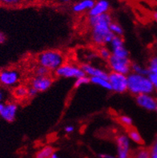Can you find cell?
Listing matches in <instances>:
<instances>
[{"mask_svg":"<svg viewBox=\"0 0 157 158\" xmlns=\"http://www.w3.org/2000/svg\"><path fill=\"white\" fill-rule=\"evenodd\" d=\"M107 64L111 72L126 76L131 73V62L129 58H119L111 55L109 60H107Z\"/></svg>","mask_w":157,"mask_h":158,"instance_id":"8992f818","label":"cell"},{"mask_svg":"<svg viewBox=\"0 0 157 158\" xmlns=\"http://www.w3.org/2000/svg\"><path fill=\"white\" fill-rule=\"evenodd\" d=\"M112 21V17L109 13L88 17V23L92 27V41L95 45L102 47L110 44L114 36L109 29V25Z\"/></svg>","mask_w":157,"mask_h":158,"instance_id":"6da1fadb","label":"cell"},{"mask_svg":"<svg viewBox=\"0 0 157 158\" xmlns=\"http://www.w3.org/2000/svg\"><path fill=\"white\" fill-rule=\"evenodd\" d=\"M149 151L150 157L151 158H157V139L153 142V144H151Z\"/></svg>","mask_w":157,"mask_h":158,"instance_id":"4dcf8cb0","label":"cell"},{"mask_svg":"<svg viewBox=\"0 0 157 158\" xmlns=\"http://www.w3.org/2000/svg\"><path fill=\"white\" fill-rule=\"evenodd\" d=\"M119 1H121V2H127V1H129V0H119Z\"/></svg>","mask_w":157,"mask_h":158,"instance_id":"60d3db41","label":"cell"},{"mask_svg":"<svg viewBox=\"0 0 157 158\" xmlns=\"http://www.w3.org/2000/svg\"><path fill=\"white\" fill-rule=\"evenodd\" d=\"M81 68L83 69V71L84 72L85 75L87 76H88L89 78L91 77H103V78H107V73L106 71L103 70L100 68H96V67L93 66L92 64H88V63H85V64H82Z\"/></svg>","mask_w":157,"mask_h":158,"instance_id":"4fadbf2b","label":"cell"},{"mask_svg":"<svg viewBox=\"0 0 157 158\" xmlns=\"http://www.w3.org/2000/svg\"><path fill=\"white\" fill-rule=\"evenodd\" d=\"M127 91L134 95L152 94L155 91L153 84L148 76L131 72L127 75Z\"/></svg>","mask_w":157,"mask_h":158,"instance_id":"7a4b0ae2","label":"cell"},{"mask_svg":"<svg viewBox=\"0 0 157 158\" xmlns=\"http://www.w3.org/2000/svg\"><path fill=\"white\" fill-rule=\"evenodd\" d=\"M109 29L114 35L123 36V28L122 27L121 25L118 23L112 21L109 25Z\"/></svg>","mask_w":157,"mask_h":158,"instance_id":"44dd1931","label":"cell"},{"mask_svg":"<svg viewBox=\"0 0 157 158\" xmlns=\"http://www.w3.org/2000/svg\"><path fill=\"white\" fill-rule=\"evenodd\" d=\"M54 152H55V149L53 147L50 145H46L37 152L35 158H50Z\"/></svg>","mask_w":157,"mask_h":158,"instance_id":"ac0fdd59","label":"cell"},{"mask_svg":"<svg viewBox=\"0 0 157 158\" xmlns=\"http://www.w3.org/2000/svg\"><path fill=\"white\" fill-rule=\"evenodd\" d=\"M116 158H131V140L127 134H119L115 138Z\"/></svg>","mask_w":157,"mask_h":158,"instance_id":"52a82bcc","label":"cell"},{"mask_svg":"<svg viewBox=\"0 0 157 158\" xmlns=\"http://www.w3.org/2000/svg\"><path fill=\"white\" fill-rule=\"evenodd\" d=\"M38 93L39 92H37V91H36L35 88H32V87L28 88L27 97H29V98H34V97H35V96H37V94H38Z\"/></svg>","mask_w":157,"mask_h":158,"instance_id":"1f68e13d","label":"cell"},{"mask_svg":"<svg viewBox=\"0 0 157 158\" xmlns=\"http://www.w3.org/2000/svg\"><path fill=\"white\" fill-rule=\"evenodd\" d=\"M156 102H157V98H156Z\"/></svg>","mask_w":157,"mask_h":158,"instance_id":"7bdbcfd3","label":"cell"},{"mask_svg":"<svg viewBox=\"0 0 157 158\" xmlns=\"http://www.w3.org/2000/svg\"><path fill=\"white\" fill-rule=\"evenodd\" d=\"M110 2L107 0H97L95 2L92 9L88 11L89 16H98L109 13Z\"/></svg>","mask_w":157,"mask_h":158,"instance_id":"7c38bea8","label":"cell"},{"mask_svg":"<svg viewBox=\"0 0 157 158\" xmlns=\"http://www.w3.org/2000/svg\"><path fill=\"white\" fill-rule=\"evenodd\" d=\"M6 41V35L3 32L0 31V44H2Z\"/></svg>","mask_w":157,"mask_h":158,"instance_id":"e575fe53","label":"cell"},{"mask_svg":"<svg viewBox=\"0 0 157 158\" xmlns=\"http://www.w3.org/2000/svg\"><path fill=\"white\" fill-rule=\"evenodd\" d=\"M38 65L46 68L50 72H56L65 63V56L61 51L48 49L40 52L37 56Z\"/></svg>","mask_w":157,"mask_h":158,"instance_id":"3957f363","label":"cell"},{"mask_svg":"<svg viewBox=\"0 0 157 158\" xmlns=\"http://www.w3.org/2000/svg\"><path fill=\"white\" fill-rule=\"evenodd\" d=\"M29 0H0V2L5 6H14L21 5L24 2H27Z\"/></svg>","mask_w":157,"mask_h":158,"instance_id":"484cf974","label":"cell"},{"mask_svg":"<svg viewBox=\"0 0 157 158\" xmlns=\"http://www.w3.org/2000/svg\"><path fill=\"white\" fill-rule=\"evenodd\" d=\"M95 0H78L72 5V11L76 14L88 12L95 3Z\"/></svg>","mask_w":157,"mask_h":158,"instance_id":"5bb4252c","label":"cell"},{"mask_svg":"<svg viewBox=\"0 0 157 158\" xmlns=\"http://www.w3.org/2000/svg\"><path fill=\"white\" fill-rule=\"evenodd\" d=\"M155 112H156V114H157V107H156V108H155Z\"/></svg>","mask_w":157,"mask_h":158,"instance_id":"b9f144b4","label":"cell"},{"mask_svg":"<svg viewBox=\"0 0 157 158\" xmlns=\"http://www.w3.org/2000/svg\"><path fill=\"white\" fill-rule=\"evenodd\" d=\"M99 157L100 158H116L115 156L111 154H108V153H100L99 154Z\"/></svg>","mask_w":157,"mask_h":158,"instance_id":"d590c367","label":"cell"},{"mask_svg":"<svg viewBox=\"0 0 157 158\" xmlns=\"http://www.w3.org/2000/svg\"><path fill=\"white\" fill-rule=\"evenodd\" d=\"M64 131H65L66 133L70 134V133H72V132L75 131V127L73 125H67V126L64 128Z\"/></svg>","mask_w":157,"mask_h":158,"instance_id":"836d02e7","label":"cell"},{"mask_svg":"<svg viewBox=\"0 0 157 158\" xmlns=\"http://www.w3.org/2000/svg\"><path fill=\"white\" fill-rule=\"evenodd\" d=\"M20 72L16 69H4L0 71V84L6 88L15 86L19 82Z\"/></svg>","mask_w":157,"mask_h":158,"instance_id":"ba28073f","label":"cell"},{"mask_svg":"<svg viewBox=\"0 0 157 158\" xmlns=\"http://www.w3.org/2000/svg\"><path fill=\"white\" fill-rule=\"evenodd\" d=\"M50 71L47 69L46 68H44L43 66L38 65V67H36L35 68V76H50Z\"/></svg>","mask_w":157,"mask_h":158,"instance_id":"83f0119b","label":"cell"},{"mask_svg":"<svg viewBox=\"0 0 157 158\" xmlns=\"http://www.w3.org/2000/svg\"><path fill=\"white\" fill-rule=\"evenodd\" d=\"M152 18H153L154 21L157 23V10L153 12V14H152Z\"/></svg>","mask_w":157,"mask_h":158,"instance_id":"74e56055","label":"cell"},{"mask_svg":"<svg viewBox=\"0 0 157 158\" xmlns=\"http://www.w3.org/2000/svg\"><path fill=\"white\" fill-rule=\"evenodd\" d=\"M54 80L51 76H35L31 81V87L35 88L38 92L48 91L53 84Z\"/></svg>","mask_w":157,"mask_h":158,"instance_id":"30bf717a","label":"cell"},{"mask_svg":"<svg viewBox=\"0 0 157 158\" xmlns=\"http://www.w3.org/2000/svg\"><path fill=\"white\" fill-rule=\"evenodd\" d=\"M55 76L60 78L78 79L85 76L81 66L71 63H64L55 72Z\"/></svg>","mask_w":157,"mask_h":158,"instance_id":"277c9868","label":"cell"},{"mask_svg":"<svg viewBox=\"0 0 157 158\" xmlns=\"http://www.w3.org/2000/svg\"><path fill=\"white\" fill-rule=\"evenodd\" d=\"M90 83L95 84L96 86H99L102 88H104L106 90L111 91V86H110L109 81L107 78H103V77H91L90 78Z\"/></svg>","mask_w":157,"mask_h":158,"instance_id":"2e32d148","label":"cell"},{"mask_svg":"<svg viewBox=\"0 0 157 158\" xmlns=\"http://www.w3.org/2000/svg\"><path fill=\"white\" fill-rule=\"evenodd\" d=\"M90 83V78L88 76H81L80 78L76 79L75 80V83H74V87L76 88H80L83 85H85V84H88Z\"/></svg>","mask_w":157,"mask_h":158,"instance_id":"d4e9b609","label":"cell"},{"mask_svg":"<svg viewBox=\"0 0 157 158\" xmlns=\"http://www.w3.org/2000/svg\"><path fill=\"white\" fill-rule=\"evenodd\" d=\"M28 88L25 85H19L13 90V96L18 100H23L27 98Z\"/></svg>","mask_w":157,"mask_h":158,"instance_id":"e0dca14e","label":"cell"},{"mask_svg":"<svg viewBox=\"0 0 157 158\" xmlns=\"http://www.w3.org/2000/svg\"><path fill=\"white\" fill-rule=\"evenodd\" d=\"M147 70L150 74H157V55L151 57L147 64Z\"/></svg>","mask_w":157,"mask_h":158,"instance_id":"7402d4cb","label":"cell"},{"mask_svg":"<svg viewBox=\"0 0 157 158\" xmlns=\"http://www.w3.org/2000/svg\"><path fill=\"white\" fill-rule=\"evenodd\" d=\"M127 136L131 141L134 142L135 144H143V139L141 136L139 131L135 128H127Z\"/></svg>","mask_w":157,"mask_h":158,"instance_id":"9a60e30c","label":"cell"},{"mask_svg":"<svg viewBox=\"0 0 157 158\" xmlns=\"http://www.w3.org/2000/svg\"><path fill=\"white\" fill-rule=\"evenodd\" d=\"M110 44H111V48H117V47L123 46L124 45V41H123V39L122 38V36L114 35Z\"/></svg>","mask_w":157,"mask_h":158,"instance_id":"4316f807","label":"cell"},{"mask_svg":"<svg viewBox=\"0 0 157 158\" xmlns=\"http://www.w3.org/2000/svg\"><path fill=\"white\" fill-rule=\"evenodd\" d=\"M118 120H119V122L120 123L122 126L125 127L127 128H131L132 124H133V120H132V119L129 116H127V115H121V116H119V118H118Z\"/></svg>","mask_w":157,"mask_h":158,"instance_id":"603a6c76","label":"cell"},{"mask_svg":"<svg viewBox=\"0 0 157 158\" xmlns=\"http://www.w3.org/2000/svg\"><path fill=\"white\" fill-rule=\"evenodd\" d=\"M148 77L151 80L152 84H153L155 90L157 91V74H150Z\"/></svg>","mask_w":157,"mask_h":158,"instance_id":"d6a6232c","label":"cell"},{"mask_svg":"<svg viewBox=\"0 0 157 158\" xmlns=\"http://www.w3.org/2000/svg\"><path fill=\"white\" fill-rule=\"evenodd\" d=\"M134 158H151L150 157L149 151L146 148H140L135 152Z\"/></svg>","mask_w":157,"mask_h":158,"instance_id":"f1b7e54d","label":"cell"},{"mask_svg":"<svg viewBox=\"0 0 157 158\" xmlns=\"http://www.w3.org/2000/svg\"><path fill=\"white\" fill-rule=\"evenodd\" d=\"M131 72H133L135 74L143 75V76H149V72L147 70V68H144L138 63H131Z\"/></svg>","mask_w":157,"mask_h":158,"instance_id":"ffe728a7","label":"cell"},{"mask_svg":"<svg viewBox=\"0 0 157 158\" xmlns=\"http://www.w3.org/2000/svg\"><path fill=\"white\" fill-rule=\"evenodd\" d=\"M9 97V92L3 88H0V104H4V102Z\"/></svg>","mask_w":157,"mask_h":158,"instance_id":"f546056e","label":"cell"},{"mask_svg":"<svg viewBox=\"0 0 157 158\" xmlns=\"http://www.w3.org/2000/svg\"><path fill=\"white\" fill-rule=\"evenodd\" d=\"M107 80L111 86V91L119 94L127 92V76L126 75L111 72L107 75Z\"/></svg>","mask_w":157,"mask_h":158,"instance_id":"5b68a950","label":"cell"},{"mask_svg":"<svg viewBox=\"0 0 157 158\" xmlns=\"http://www.w3.org/2000/svg\"><path fill=\"white\" fill-rule=\"evenodd\" d=\"M50 158H62V157L60 156V155L58 154V153H56V152H55L53 153V154L52 155V156H51Z\"/></svg>","mask_w":157,"mask_h":158,"instance_id":"f35d334b","label":"cell"},{"mask_svg":"<svg viewBox=\"0 0 157 158\" xmlns=\"http://www.w3.org/2000/svg\"><path fill=\"white\" fill-rule=\"evenodd\" d=\"M135 102L138 106L148 112H153L157 107L156 98L152 96V94H140L135 96Z\"/></svg>","mask_w":157,"mask_h":158,"instance_id":"9c48e42d","label":"cell"},{"mask_svg":"<svg viewBox=\"0 0 157 158\" xmlns=\"http://www.w3.org/2000/svg\"><path fill=\"white\" fill-rule=\"evenodd\" d=\"M98 55L100 56V58L103 59L104 60H109L110 57L111 56V51H110L108 48H106L105 46H102L99 48L98 50Z\"/></svg>","mask_w":157,"mask_h":158,"instance_id":"cb8c5ba5","label":"cell"},{"mask_svg":"<svg viewBox=\"0 0 157 158\" xmlns=\"http://www.w3.org/2000/svg\"><path fill=\"white\" fill-rule=\"evenodd\" d=\"M111 55L119 58H129V52L124 45L111 48Z\"/></svg>","mask_w":157,"mask_h":158,"instance_id":"d6986e66","label":"cell"},{"mask_svg":"<svg viewBox=\"0 0 157 158\" xmlns=\"http://www.w3.org/2000/svg\"><path fill=\"white\" fill-rule=\"evenodd\" d=\"M18 111V104L10 101L3 104L2 110L0 111V117L6 122H13L15 120Z\"/></svg>","mask_w":157,"mask_h":158,"instance_id":"8fae6325","label":"cell"},{"mask_svg":"<svg viewBox=\"0 0 157 158\" xmlns=\"http://www.w3.org/2000/svg\"><path fill=\"white\" fill-rule=\"evenodd\" d=\"M53 1L59 4H68L72 2V0H53Z\"/></svg>","mask_w":157,"mask_h":158,"instance_id":"8d00e7d4","label":"cell"},{"mask_svg":"<svg viewBox=\"0 0 157 158\" xmlns=\"http://www.w3.org/2000/svg\"><path fill=\"white\" fill-rule=\"evenodd\" d=\"M3 104H0V111L2 110V107H3Z\"/></svg>","mask_w":157,"mask_h":158,"instance_id":"ab89813d","label":"cell"}]
</instances>
